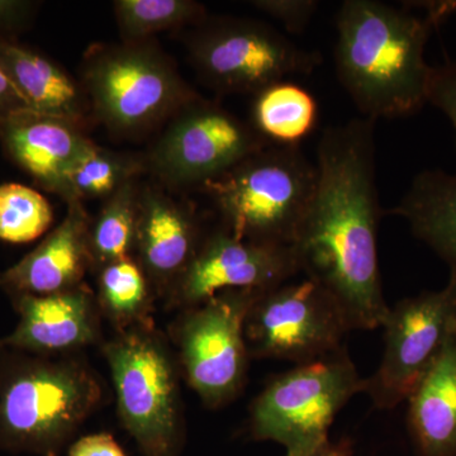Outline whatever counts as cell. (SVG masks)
<instances>
[{"instance_id": "10", "label": "cell", "mask_w": 456, "mask_h": 456, "mask_svg": "<svg viewBox=\"0 0 456 456\" xmlns=\"http://www.w3.org/2000/svg\"><path fill=\"white\" fill-rule=\"evenodd\" d=\"M350 331L341 305L325 288L307 278L261 293L245 323L250 356L296 365L342 349Z\"/></svg>"}, {"instance_id": "24", "label": "cell", "mask_w": 456, "mask_h": 456, "mask_svg": "<svg viewBox=\"0 0 456 456\" xmlns=\"http://www.w3.org/2000/svg\"><path fill=\"white\" fill-rule=\"evenodd\" d=\"M114 16L125 44L147 41L150 36L182 26L200 25L206 8L193 0H116Z\"/></svg>"}, {"instance_id": "30", "label": "cell", "mask_w": 456, "mask_h": 456, "mask_svg": "<svg viewBox=\"0 0 456 456\" xmlns=\"http://www.w3.org/2000/svg\"><path fill=\"white\" fill-rule=\"evenodd\" d=\"M68 456H126L125 452L112 435L101 434L86 435L75 441L69 450Z\"/></svg>"}, {"instance_id": "13", "label": "cell", "mask_w": 456, "mask_h": 456, "mask_svg": "<svg viewBox=\"0 0 456 456\" xmlns=\"http://www.w3.org/2000/svg\"><path fill=\"white\" fill-rule=\"evenodd\" d=\"M292 246L240 239L222 228L203 239L173 285V305L191 308L224 290L265 292L298 274Z\"/></svg>"}, {"instance_id": "8", "label": "cell", "mask_w": 456, "mask_h": 456, "mask_svg": "<svg viewBox=\"0 0 456 456\" xmlns=\"http://www.w3.org/2000/svg\"><path fill=\"white\" fill-rule=\"evenodd\" d=\"M187 47L200 80L220 93L255 95L292 75H311L322 62L317 51L248 18L207 17L189 35Z\"/></svg>"}, {"instance_id": "21", "label": "cell", "mask_w": 456, "mask_h": 456, "mask_svg": "<svg viewBox=\"0 0 456 456\" xmlns=\"http://www.w3.org/2000/svg\"><path fill=\"white\" fill-rule=\"evenodd\" d=\"M318 122L316 98L296 83L279 82L255 94L254 130L275 145H299Z\"/></svg>"}, {"instance_id": "26", "label": "cell", "mask_w": 456, "mask_h": 456, "mask_svg": "<svg viewBox=\"0 0 456 456\" xmlns=\"http://www.w3.org/2000/svg\"><path fill=\"white\" fill-rule=\"evenodd\" d=\"M53 221V207L37 191L20 183L0 185L2 241L28 244L44 235Z\"/></svg>"}, {"instance_id": "29", "label": "cell", "mask_w": 456, "mask_h": 456, "mask_svg": "<svg viewBox=\"0 0 456 456\" xmlns=\"http://www.w3.org/2000/svg\"><path fill=\"white\" fill-rule=\"evenodd\" d=\"M37 4L22 0H0V40L23 31L35 16Z\"/></svg>"}, {"instance_id": "32", "label": "cell", "mask_w": 456, "mask_h": 456, "mask_svg": "<svg viewBox=\"0 0 456 456\" xmlns=\"http://www.w3.org/2000/svg\"><path fill=\"white\" fill-rule=\"evenodd\" d=\"M404 7L422 9L425 16L436 27L449 16L456 13V0H436V2H407Z\"/></svg>"}, {"instance_id": "6", "label": "cell", "mask_w": 456, "mask_h": 456, "mask_svg": "<svg viewBox=\"0 0 456 456\" xmlns=\"http://www.w3.org/2000/svg\"><path fill=\"white\" fill-rule=\"evenodd\" d=\"M83 83L98 118L119 134L151 127L200 98L149 40L93 47Z\"/></svg>"}, {"instance_id": "1", "label": "cell", "mask_w": 456, "mask_h": 456, "mask_svg": "<svg viewBox=\"0 0 456 456\" xmlns=\"http://www.w3.org/2000/svg\"><path fill=\"white\" fill-rule=\"evenodd\" d=\"M375 121L350 119L326 128L317 146V183L292 248L299 272L325 288L351 329L382 327L378 230L386 212L377 187Z\"/></svg>"}, {"instance_id": "18", "label": "cell", "mask_w": 456, "mask_h": 456, "mask_svg": "<svg viewBox=\"0 0 456 456\" xmlns=\"http://www.w3.org/2000/svg\"><path fill=\"white\" fill-rule=\"evenodd\" d=\"M419 456H456V336L407 398Z\"/></svg>"}, {"instance_id": "9", "label": "cell", "mask_w": 456, "mask_h": 456, "mask_svg": "<svg viewBox=\"0 0 456 456\" xmlns=\"http://www.w3.org/2000/svg\"><path fill=\"white\" fill-rule=\"evenodd\" d=\"M260 290H224L188 308L175 330L187 382L208 407L236 398L248 374L245 323Z\"/></svg>"}, {"instance_id": "19", "label": "cell", "mask_w": 456, "mask_h": 456, "mask_svg": "<svg viewBox=\"0 0 456 456\" xmlns=\"http://www.w3.org/2000/svg\"><path fill=\"white\" fill-rule=\"evenodd\" d=\"M0 66L33 112L82 126L86 99L77 82L50 57L13 40H0Z\"/></svg>"}, {"instance_id": "27", "label": "cell", "mask_w": 456, "mask_h": 456, "mask_svg": "<svg viewBox=\"0 0 456 456\" xmlns=\"http://www.w3.org/2000/svg\"><path fill=\"white\" fill-rule=\"evenodd\" d=\"M251 4L279 20L293 35L305 32L320 7L316 0H254Z\"/></svg>"}, {"instance_id": "20", "label": "cell", "mask_w": 456, "mask_h": 456, "mask_svg": "<svg viewBox=\"0 0 456 456\" xmlns=\"http://www.w3.org/2000/svg\"><path fill=\"white\" fill-rule=\"evenodd\" d=\"M388 213L404 218L413 235L456 270V174L421 171Z\"/></svg>"}, {"instance_id": "4", "label": "cell", "mask_w": 456, "mask_h": 456, "mask_svg": "<svg viewBox=\"0 0 456 456\" xmlns=\"http://www.w3.org/2000/svg\"><path fill=\"white\" fill-rule=\"evenodd\" d=\"M316 183V165L299 145L269 143L203 189L233 235L292 246Z\"/></svg>"}, {"instance_id": "12", "label": "cell", "mask_w": 456, "mask_h": 456, "mask_svg": "<svg viewBox=\"0 0 456 456\" xmlns=\"http://www.w3.org/2000/svg\"><path fill=\"white\" fill-rule=\"evenodd\" d=\"M173 117L149 163L155 175L174 188H204L269 145L253 126L202 98Z\"/></svg>"}, {"instance_id": "16", "label": "cell", "mask_w": 456, "mask_h": 456, "mask_svg": "<svg viewBox=\"0 0 456 456\" xmlns=\"http://www.w3.org/2000/svg\"><path fill=\"white\" fill-rule=\"evenodd\" d=\"M90 265V218L82 200H71L61 224L35 250L0 273V287L12 298L66 292L83 284Z\"/></svg>"}, {"instance_id": "15", "label": "cell", "mask_w": 456, "mask_h": 456, "mask_svg": "<svg viewBox=\"0 0 456 456\" xmlns=\"http://www.w3.org/2000/svg\"><path fill=\"white\" fill-rule=\"evenodd\" d=\"M0 142L40 187L70 202L69 171L93 141L77 123L22 110L0 118Z\"/></svg>"}, {"instance_id": "14", "label": "cell", "mask_w": 456, "mask_h": 456, "mask_svg": "<svg viewBox=\"0 0 456 456\" xmlns=\"http://www.w3.org/2000/svg\"><path fill=\"white\" fill-rule=\"evenodd\" d=\"M18 323L0 340L2 349L49 356L94 344L99 336L97 303L86 285L47 296L13 297Z\"/></svg>"}, {"instance_id": "28", "label": "cell", "mask_w": 456, "mask_h": 456, "mask_svg": "<svg viewBox=\"0 0 456 456\" xmlns=\"http://www.w3.org/2000/svg\"><path fill=\"white\" fill-rule=\"evenodd\" d=\"M428 103L446 114L456 134V62L432 68Z\"/></svg>"}, {"instance_id": "2", "label": "cell", "mask_w": 456, "mask_h": 456, "mask_svg": "<svg viewBox=\"0 0 456 456\" xmlns=\"http://www.w3.org/2000/svg\"><path fill=\"white\" fill-rule=\"evenodd\" d=\"M426 16L378 0H345L336 14V75L364 118H402L428 103Z\"/></svg>"}, {"instance_id": "23", "label": "cell", "mask_w": 456, "mask_h": 456, "mask_svg": "<svg viewBox=\"0 0 456 456\" xmlns=\"http://www.w3.org/2000/svg\"><path fill=\"white\" fill-rule=\"evenodd\" d=\"M141 189L134 179L108 197L98 217L90 224V250L93 264H107L132 257L136 245Z\"/></svg>"}, {"instance_id": "22", "label": "cell", "mask_w": 456, "mask_h": 456, "mask_svg": "<svg viewBox=\"0 0 456 456\" xmlns=\"http://www.w3.org/2000/svg\"><path fill=\"white\" fill-rule=\"evenodd\" d=\"M98 305L121 331L151 329V290L145 272L134 257L101 268Z\"/></svg>"}, {"instance_id": "7", "label": "cell", "mask_w": 456, "mask_h": 456, "mask_svg": "<svg viewBox=\"0 0 456 456\" xmlns=\"http://www.w3.org/2000/svg\"><path fill=\"white\" fill-rule=\"evenodd\" d=\"M123 428L143 456H179L184 441L178 369L151 329H132L103 347Z\"/></svg>"}, {"instance_id": "3", "label": "cell", "mask_w": 456, "mask_h": 456, "mask_svg": "<svg viewBox=\"0 0 456 456\" xmlns=\"http://www.w3.org/2000/svg\"><path fill=\"white\" fill-rule=\"evenodd\" d=\"M97 375L73 360L20 356L0 367V449L59 456L101 403Z\"/></svg>"}, {"instance_id": "33", "label": "cell", "mask_w": 456, "mask_h": 456, "mask_svg": "<svg viewBox=\"0 0 456 456\" xmlns=\"http://www.w3.org/2000/svg\"><path fill=\"white\" fill-rule=\"evenodd\" d=\"M353 441L347 439V437H342L338 441H327L325 445L314 450V452H307V454L287 456H353Z\"/></svg>"}, {"instance_id": "25", "label": "cell", "mask_w": 456, "mask_h": 456, "mask_svg": "<svg viewBox=\"0 0 456 456\" xmlns=\"http://www.w3.org/2000/svg\"><path fill=\"white\" fill-rule=\"evenodd\" d=\"M142 169L139 161L90 143L77 158L68 175L71 200H98L112 196ZM69 203V202H68Z\"/></svg>"}, {"instance_id": "11", "label": "cell", "mask_w": 456, "mask_h": 456, "mask_svg": "<svg viewBox=\"0 0 456 456\" xmlns=\"http://www.w3.org/2000/svg\"><path fill=\"white\" fill-rule=\"evenodd\" d=\"M379 367L365 379L364 393L380 410L406 402L448 342L456 336V270L435 292L402 299L383 322Z\"/></svg>"}, {"instance_id": "5", "label": "cell", "mask_w": 456, "mask_h": 456, "mask_svg": "<svg viewBox=\"0 0 456 456\" xmlns=\"http://www.w3.org/2000/svg\"><path fill=\"white\" fill-rule=\"evenodd\" d=\"M365 379L345 346L331 355L273 378L250 408L255 440L281 444L287 455L314 452L330 441L336 416L354 395L364 393Z\"/></svg>"}, {"instance_id": "31", "label": "cell", "mask_w": 456, "mask_h": 456, "mask_svg": "<svg viewBox=\"0 0 456 456\" xmlns=\"http://www.w3.org/2000/svg\"><path fill=\"white\" fill-rule=\"evenodd\" d=\"M22 110H29V108L0 66V118Z\"/></svg>"}, {"instance_id": "17", "label": "cell", "mask_w": 456, "mask_h": 456, "mask_svg": "<svg viewBox=\"0 0 456 456\" xmlns=\"http://www.w3.org/2000/svg\"><path fill=\"white\" fill-rule=\"evenodd\" d=\"M191 207L159 189L141 191L134 253L150 283H175L202 244Z\"/></svg>"}]
</instances>
